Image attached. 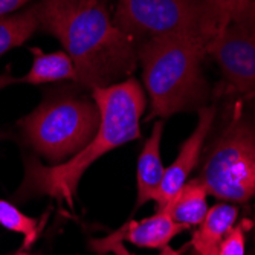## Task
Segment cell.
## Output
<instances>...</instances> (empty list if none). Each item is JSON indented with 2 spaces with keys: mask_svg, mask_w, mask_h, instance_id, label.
Listing matches in <instances>:
<instances>
[{
  "mask_svg": "<svg viewBox=\"0 0 255 255\" xmlns=\"http://www.w3.org/2000/svg\"><path fill=\"white\" fill-rule=\"evenodd\" d=\"M40 31L55 37L71 57L86 90L131 78L137 43L115 25L104 0H37Z\"/></svg>",
  "mask_w": 255,
  "mask_h": 255,
  "instance_id": "1",
  "label": "cell"
},
{
  "mask_svg": "<svg viewBox=\"0 0 255 255\" xmlns=\"http://www.w3.org/2000/svg\"><path fill=\"white\" fill-rule=\"evenodd\" d=\"M90 95L101 117L94 141L78 154L55 165H43L37 156L28 154L25 176L14 200L26 202L49 196L74 210L78 183L90 165L109 151L141 137V118L147 98L137 80L127 78L107 87H97L90 90Z\"/></svg>",
  "mask_w": 255,
  "mask_h": 255,
  "instance_id": "2",
  "label": "cell"
},
{
  "mask_svg": "<svg viewBox=\"0 0 255 255\" xmlns=\"http://www.w3.org/2000/svg\"><path fill=\"white\" fill-rule=\"evenodd\" d=\"M206 43L183 35L151 37L137 44V63L150 100L148 120H165L206 100L202 61Z\"/></svg>",
  "mask_w": 255,
  "mask_h": 255,
  "instance_id": "3",
  "label": "cell"
},
{
  "mask_svg": "<svg viewBox=\"0 0 255 255\" xmlns=\"http://www.w3.org/2000/svg\"><path fill=\"white\" fill-rule=\"evenodd\" d=\"M83 90L77 83L48 90L44 100L17 123L25 145L51 165L78 154L98 131L100 109Z\"/></svg>",
  "mask_w": 255,
  "mask_h": 255,
  "instance_id": "4",
  "label": "cell"
},
{
  "mask_svg": "<svg viewBox=\"0 0 255 255\" xmlns=\"http://www.w3.org/2000/svg\"><path fill=\"white\" fill-rule=\"evenodd\" d=\"M113 21L137 44L162 35L210 44L228 26L214 0H118Z\"/></svg>",
  "mask_w": 255,
  "mask_h": 255,
  "instance_id": "5",
  "label": "cell"
},
{
  "mask_svg": "<svg viewBox=\"0 0 255 255\" xmlns=\"http://www.w3.org/2000/svg\"><path fill=\"white\" fill-rule=\"evenodd\" d=\"M199 179L217 200L255 199V127L242 118L231 123L208 151Z\"/></svg>",
  "mask_w": 255,
  "mask_h": 255,
  "instance_id": "6",
  "label": "cell"
},
{
  "mask_svg": "<svg viewBox=\"0 0 255 255\" xmlns=\"http://www.w3.org/2000/svg\"><path fill=\"white\" fill-rule=\"evenodd\" d=\"M220 67L231 94L255 95V25L245 15L229 25L206 46Z\"/></svg>",
  "mask_w": 255,
  "mask_h": 255,
  "instance_id": "7",
  "label": "cell"
},
{
  "mask_svg": "<svg viewBox=\"0 0 255 255\" xmlns=\"http://www.w3.org/2000/svg\"><path fill=\"white\" fill-rule=\"evenodd\" d=\"M214 118H216L214 107L203 106L199 109V118L193 133L180 145L179 154L173 164L165 168L156 197L157 210L164 208L179 193V190L183 185L188 182V177L196 168L199 157L202 154L203 144L213 128Z\"/></svg>",
  "mask_w": 255,
  "mask_h": 255,
  "instance_id": "8",
  "label": "cell"
},
{
  "mask_svg": "<svg viewBox=\"0 0 255 255\" xmlns=\"http://www.w3.org/2000/svg\"><path fill=\"white\" fill-rule=\"evenodd\" d=\"M32 54V64L26 75L14 77L8 72L0 74V90L12 86V84H51V83H63L72 81L77 83V71L75 66L64 51L44 52L40 48L29 49Z\"/></svg>",
  "mask_w": 255,
  "mask_h": 255,
  "instance_id": "9",
  "label": "cell"
},
{
  "mask_svg": "<svg viewBox=\"0 0 255 255\" xmlns=\"http://www.w3.org/2000/svg\"><path fill=\"white\" fill-rule=\"evenodd\" d=\"M183 229L187 228L176 223L164 210H157V213L151 217L142 219L139 222H127L118 231H115L110 237L115 240L128 242L137 248L164 251Z\"/></svg>",
  "mask_w": 255,
  "mask_h": 255,
  "instance_id": "10",
  "label": "cell"
},
{
  "mask_svg": "<svg viewBox=\"0 0 255 255\" xmlns=\"http://www.w3.org/2000/svg\"><path fill=\"white\" fill-rule=\"evenodd\" d=\"M164 133V123L156 121L150 136L137 157L136 170V208L145 205L147 202H156L157 191L160 187L165 167L162 164L160 142Z\"/></svg>",
  "mask_w": 255,
  "mask_h": 255,
  "instance_id": "11",
  "label": "cell"
},
{
  "mask_svg": "<svg viewBox=\"0 0 255 255\" xmlns=\"http://www.w3.org/2000/svg\"><path fill=\"white\" fill-rule=\"evenodd\" d=\"M239 217L237 206L229 202L216 203L210 208L199 228L193 233L191 246L197 255H219L220 245L234 228Z\"/></svg>",
  "mask_w": 255,
  "mask_h": 255,
  "instance_id": "12",
  "label": "cell"
},
{
  "mask_svg": "<svg viewBox=\"0 0 255 255\" xmlns=\"http://www.w3.org/2000/svg\"><path fill=\"white\" fill-rule=\"evenodd\" d=\"M164 210L176 223L185 228L197 226L208 213V191L199 177L188 180L179 193L164 206Z\"/></svg>",
  "mask_w": 255,
  "mask_h": 255,
  "instance_id": "13",
  "label": "cell"
},
{
  "mask_svg": "<svg viewBox=\"0 0 255 255\" xmlns=\"http://www.w3.org/2000/svg\"><path fill=\"white\" fill-rule=\"evenodd\" d=\"M37 31L40 25L34 3L0 18V57L23 46Z\"/></svg>",
  "mask_w": 255,
  "mask_h": 255,
  "instance_id": "14",
  "label": "cell"
},
{
  "mask_svg": "<svg viewBox=\"0 0 255 255\" xmlns=\"http://www.w3.org/2000/svg\"><path fill=\"white\" fill-rule=\"evenodd\" d=\"M0 225L25 237L23 249H29L37 242L41 229L40 220L23 214L14 203L3 199H0Z\"/></svg>",
  "mask_w": 255,
  "mask_h": 255,
  "instance_id": "15",
  "label": "cell"
},
{
  "mask_svg": "<svg viewBox=\"0 0 255 255\" xmlns=\"http://www.w3.org/2000/svg\"><path fill=\"white\" fill-rule=\"evenodd\" d=\"M248 228H249V222H242L239 225H234V228L223 239L219 249V255H245Z\"/></svg>",
  "mask_w": 255,
  "mask_h": 255,
  "instance_id": "16",
  "label": "cell"
},
{
  "mask_svg": "<svg viewBox=\"0 0 255 255\" xmlns=\"http://www.w3.org/2000/svg\"><path fill=\"white\" fill-rule=\"evenodd\" d=\"M90 248L94 249L95 252L98 254H104V252H112L113 255H133L126 246H124V242L121 240H115L112 239L110 236L106 237V239H100V240H95V242H92L90 243ZM159 255H179L176 251L167 248L162 251Z\"/></svg>",
  "mask_w": 255,
  "mask_h": 255,
  "instance_id": "17",
  "label": "cell"
},
{
  "mask_svg": "<svg viewBox=\"0 0 255 255\" xmlns=\"http://www.w3.org/2000/svg\"><path fill=\"white\" fill-rule=\"evenodd\" d=\"M214 2L219 6L226 25H229L231 21L240 18L246 12L252 0H214Z\"/></svg>",
  "mask_w": 255,
  "mask_h": 255,
  "instance_id": "18",
  "label": "cell"
},
{
  "mask_svg": "<svg viewBox=\"0 0 255 255\" xmlns=\"http://www.w3.org/2000/svg\"><path fill=\"white\" fill-rule=\"evenodd\" d=\"M31 2L32 0H0V18L23 9Z\"/></svg>",
  "mask_w": 255,
  "mask_h": 255,
  "instance_id": "19",
  "label": "cell"
},
{
  "mask_svg": "<svg viewBox=\"0 0 255 255\" xmlns=\"http://www.w3.org/2000/svg\"><path fill=\"white\" fill-rule=\"evenodd\" d=\"M243 15L255 25V0H252V3L249 5V8L246 9V12H245Z\"/></svg>",
  "mask_w": 255,
  "mask_h": 255,
  "instance_id": "20",
  "label": "cell"
},
{
  "mask_svg": "<svg viewBox=\"0 0 255 255\" xmlns=\"http://www.w3.org/2000/svg\"><path fill=\"white\" fill-rule=\"evenodd\" d=\"M14 255H29V254H26V252H23V249H21L20 252H17V254H14Z\"/></svg>",
  "mask_w": 255,
  "mask_h": 255,
  "instance_id": "21",
  "label": "cell"
}]
</instances>
